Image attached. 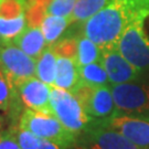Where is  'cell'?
<instances>
[{"label": "cell", "mask_w": 149, "mask_h": 149, "mask_svg": "<svg viewBox=\"0 0 149 149\" xmlns=\"http://www.w3.org/2000/svg\"><path fill=\"white\" fill-rule=\"evenodd\" d=\"M80 82L79 65L76 61L66 58H58L56 76L53 86L73 92L80 84Z\"/></svg>", "instance_id": "obj_12"}, {"label": "cell", "mask_w": 149, "mask_h": 149, "mask_svg": "<svg viewBox=\"0 0 149 149\" xmlns=\"http://www.w3.org/2000/svg\"><path fill=\"white\" fill-rule=\"evenodd\" d=\"M111 0H77L71 15L72 23L83 24L91 17L103 9Z\"/></svg>", "instance_id": "obj_18"}, {"label": "cell", "mask_w": 149, "mask_h": 149, "mask_svg": "<svg viewBox=\"0 0 149 149\" xmlns=\"http://www.w3.org/2000/svg\"><path fill=\"white\" fill-rule=\"evenodd\" d=\"M0 149H22L17 140L12 127H10L6 132H1Z\"/></svg>", "instance_id": "obj_26"}, {"label": "cell", "mask_w": 149, "mask_h": 149, "mask_svg": "<svg viewBox=\"0 0 149 149\" xmlns=\"http://www.w3.org/2000/svg\"><path fill=\"white\" fill-rule=\"evenodd\" d=\"M100 125L114 129L132 143L149 149V114H125L116 112L111 117L98 119Z\"/></svg>", "instance_id": "obj_6"}, {"label": "cell", "mask_w": 149, "mask_h": 149, "mask_svg": "<svg viewBox=\"0 0 149 149\" xmlns=\"http://www.w3.org/2000/svg\"><path fill=\"white\" fill-rule=\"evenodd\" d=\"M50 105L54 116L77 138L97 122V119L91 117L85 112L77 97L69 91L52 86Z\"/></svg>", "instance_id": "obj_3"}, {"label": "cell", "mask_w": 149, "mask_h": 149, "mask_svg": "<svg viewBox=\"0 0 149 149\" xmlns=\"http://www.w3.org/2000/svg\"><path fill=\"white\" fill-rule=\"evenodd\" d=\"M51 87L37 76H33L16 86V90L23 106L38 112L52 113L50 105Z\"/></svg>", "instance_id": "obj_11"}, {"label": "cell", "mask_w": 149, "mask_h": 149, "mask_svg": "<svg viewBox=\"0 0 149 149\" xmlns=\"http://www.w3.org/2000/svg\"><path fill=\"white\" fill-rule=\"evenodd\" d=\"M28 28L26 13L23 16L12 19V20H3L0 19V34L5 42L12 41L19 34H21Z\"/></svg>", "instance_id": "obj_20"}, {"label": "cell", "mask_w": 149, "mask_h": 149, "mask_svg": "<svg viewBox=\"0 0 149 149\" xmlns=\"http://www.w3.org/2000/svg\"><path fill=\"white\" fill-rule=\"evenodd\" d=\"M12 42L24 53L36 60L39 59L47 45L41 28H27L21 34L13 39Z\"/></svg>", "instance_id": "obj_13"}, {"label": "cell", "mask_w": 149, "mask_h": 149, "mask_svg": "<svg viewBox=\"0 0 149 149\" xmlns=\"http://www.w3.org/2000/svg\"><path fill=\"white\" fill-rule=\"evenodd\" d=\"M0 138H1V132H0Z\"/></svg>", "instance_id": "obj_30"}, {"label": "cell", "mask_w": 149, "mask_h": 149, "mask_svg": "<svg viewBox=\"0 0 149 149\" xmlns=\"http://www.w3.org/2000/svg\"><path fill=\"white\" fill-rule=\"evenodd\" d=\"M0 69L16 88L20 83L37 74V60L29 56L12 41L0 45Z\"/></svg>", "instance_id": "obj_5"}, {"label": "cell", "mask_w": 149, "mask_h": 149, "mask_svg": "<svg viewBox=\"0 0 149 149\" xmlns=\"http://www.w3.org/2000/svg\"><path fill=\"white\" fill-rule=\"evenodd\" d=\"M81 102L85 112L95 119H105L116 113L111 85L92 87L81 83L72 92Z\"/></svg>", "instance_id": "obj_7"}, {"label": "cell", "mask_w": 149, "mask_h": 149, "mask_svg": "<svg viewBox=\"0 0 149 149\" xmlns=\"http://www.w3.org/2000/svg\"><path fill=\"white\" fill-rule=\"evenodd\" d=\"M76 147L79 149H144L120 133L100 125L98 119L93 127L79 137Z\"/></svg>", "instance_id": "obj_9"}, {"label": "cell", "mask_w": 149, "mask_h": 149, "mask_svg": "<svg viewBox=\"0 0 149 149\" xmlns=\"http://www.w3.org/2000/svg\"><path fill=\"white\" fill-rule=\"evenodd\" d=\"M81 83L92 87L111 85L108 75L101 62L86 64L79 66Z\"/></svg>", "instance_id": "obj_17"}, {"label": "cell", "mask_w": 149, "mask_h": 149, "mask_svg": "<svg viewBox=\"0 0 149 149\" xmlns=\"http://www.w3.org/2000/svg\"><path fill=\"white\" fill-rule=\"evenodd\" d=\"M56 65H58V55L54 53L51 45L45 47L41 55L37 60L36 76L45 84L53 86L56 76Z\"/></svg>", "instance_id": "obj_15"}, {"label": "cell", "mask_w": 149, "mask_h": 149, "mask_svg": "<svg viewBox=\"0 0 149 149\" xmlns=\"http://www.w3.org/2000/svg\"><path fill=\"white\" fill-rule=\"evenodd\" d=\"M13 129V133L16 135V138L22 149H37L38 145L41 138L37 137L36 135L28 132L26 129H21L19 126H11Z\"/></svg>", "instance_id": "obj_25"}, {"label": "cell", "mask_w": 149, "mask_h": 149, "mask_svg": "<svg viewBox=\"0 0 149 149\" xmlns=\"http://www.w3.org/2000/svg\"><path fill=\"white\" fill-rule=\"evenodd\" d=\"M116 112L125 114H149V84L135 82L111 85Z\"/></svg>", "instance_id": "obj_8"}, {"label": "cell", "mask_w": 149, "mask_h": 149, "mask_svg": "<svg viewBox=\"0 0 149 149\" xmlns=\"http://www.w3.org/2000/svg\"><path fill=\"white\" fill-rule=\"evenodd\" d=\"M48 8L39 3L28 2L26 9V19L28 28H40L44 17L47 16Z\"/></svg>", "instance_id": "obj_23"}, {"label": "cell", "mask_w": 149, "mask_h": 149, "mask_svg": "<svg viewBox=\"0 0 149 149\" xmlns=\"http://www.w3.org/2000/svg\"><path fill=\"white\" fill-rule=\"evenodd\" d=\"M77 0H51L47 15L71 17Z\"/></svg>", "instance_id": "obj_24"}, {"label": "cell", "mask_w": 149, "mask_h": 149, "mask_svg": "<svg viewBox=\"0 0 149 149\" xmlns=\"http://www.w3.org/2000/svg\"><path fill=\"white\" fill-rule=\"evenodd\" d=\"M37 149H68L63 145H60L55 141L49 140V139H41L38 145Z\"/></svg>", "instance_id": "obj_27"}, {"label": "cell", "mask_w": 149, "mask_h": 149, "mask_svg": "<svg viewBox=\"0 0 149 149\" xmlns=\"http://www.w3.org/2000/svg\"><path fill=\"white\" fill-rule=\"evenodd\" d=\"M102 56V49L87 37L80 34L77 39V58L76 63L79 66L100 62Z\"/></svg>", "instance_id": "obj_19"}, {"label": "cell", "mask_w": 149, "mask_h": 149, "mask_svg": "<svg viewBox=\"0 0 149 149\" xmlns=\"http://www.w3.org/2000/svg\"><path fill=\"white\" fill-rule=\"evenodd\" d=\"M149 10L141 9L124 30L116 48L141 73L149 69Z\"/></svg>", "instance_id": "obj_2"}, {"label": "cell", "mask_w": 149, "mask_h": 149, "mask_svg": "<svg viewBox=\"0 0 149 149\" xmlns=\"http://www.w3.org/2000/svg\"><path fill=\"white\" fill-rule=\"evenodd\" d=\"M100 62L106 71L111 85L135 82L140 74L138 70L123 56L116 47L102 49Z\"/></svg>", "instance_id": "obj_10"}, {"label": "cell", "mask_w": 149, "mask_h": 149, "mask_svg": "<svg viewBox=\"0 0 149 149\" xmlns=\"http://www.w3.org/2000/svg\"><path fill=\"white\" fill-rule=\"evenodd\" d=\"M28 0H0V19L12 20L26 13Z\"/></svg>", "instance_id": "obj_22"}, {"label": "cell", "mask_w": 149, "mask_h": 149, "mask_svg": "<svg viewBox=\"0 0 149 149\" xmlns=\"http://www.w3.org/2000/svg\"><path fill=\"white\" fill-rule=\"evenodd\" d=\"M71 23H72L71 17L47 15L40 27L47 44L48 45L54 44L60 39V37H62L64 31Z\"/></svg>", "instance_id": "obj_16"}, {"label": "cell", "mask_w": 149, "mask_h": 149, "mask_svg": "<svg viewBox=\"0 0 149 149\" xmlns=\"http://www.w3.org/2000/svg\"><path fill=\"white\" fill-rule=\"evenodd\" d=\"M141 10L136 0H111L82 26V34L101 49L116 47L124 30Z\"/></svg>", "instance_id": "obj_1"}, {"label": "cell", "mask_w": 149, "mask_h": 149, "mask_svg": "<svg viewBox=\"0 0 149 149\" xmlns=\"http://www.w3.org/2000/svg\"><path fill=\"white\" fill-rule=\"evenodd\" d=\"M22 106L17 90L0 69V111L9 113L15 124V120L23 112Z\"/></svg>", "instance_id": "obj_14"}, {"label": "cell", "mask_w": 149, "mask_h": 149, "mask_svg": "<svg viewBox=\"0 0 149 149\" xmlns=\"http://www.w3.org/2000/svg\"><path fill=\"white\" fill-rule=\"evenodd\" d=\"M77 39L79 36H66L59 39L51 47L58 58H66L76 61L77 58Z\"/></svg>", "instance_id": "obj_21"}, {"label": "cell", "mask_w": 149, "mask_h": 149, "mask_svg": "<svg viewBox=\"0 0 149 149\" xmlns=\"http://www.w3.org/2000/svg\"><path fill=\"white\" fill-rule=\"evenodd\" d=\"M19 127L41 139H49L71 148L77 144V137L68 130L52 113L23 109L19 117Z\"/></svg>", "instance_id": "obj_4"}, {"label": "cell", "mask_w": 149, "mask_h": 149, "mask_svg": "<svg viewBox=\"0 0 149 149\" xmlns=\"http://www.w3.org/2000/svg\"><path fill=\"white\" fill-rule=\"evenodd\" d=\"M3 42H5V41L2 40V38H1V34H0V45H1V44H2Z\"/></svg>", "instance_id": "obj_29"}, {"label": "cell", "mask_w": 149, "mask_h": 149, "mask_svg": "<svg viewBox=\"0 0 149 149\" xmlns=\"http://www.w3.org/2000/svg\"><path fill=\"white\" fill-rule=\"evenodd\" d=\"M3 124H5V118L2 117V116H0V129L2 128V126H3Z\"/></svg>", "instance_id": "obj_28"}]
</instances>
